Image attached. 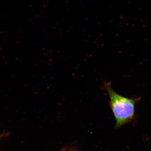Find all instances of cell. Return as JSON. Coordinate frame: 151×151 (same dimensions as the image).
<instances>
[{
  "mask_svg": "<svg viewBox=\"0 0 151 151\" xmlns=\"http://www.w3.org/2000/svg\"><path fill=\"white\" fill-rule=\"evenodd\" d=\"M103 87L109 95V104L116 119V129L132 122L135 116V105L141 97L129 98L122 96L115 92L108 82H105Z\"/></svg>",
  "mask_w": 151,
  "mask_h": 151,
  "instance_id": "6da1fadb",
  "label": "cell"
},
{
  "mask_svg": "<svg viewBox=\"0 0 151 151\" xmlns=\"http://www.w3.org/2000/svg\"></svg>",
  "mask_w": 151,
  "mask_h": 151,
  "instance_id": "7a4b0ae2",
  "label": "cell"
}]
</instances>
